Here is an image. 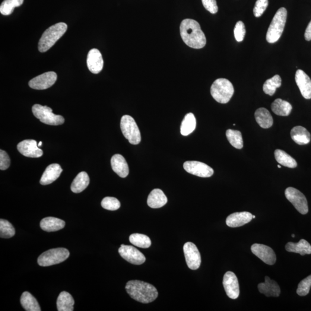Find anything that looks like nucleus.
<instances>
[{"instance_id": "nucleus-3", "label": "nucleus", "mask_w": 311, "mask_h": 311, "mask_svg": "<svg viewBox=\"0 0 311 311\" xmlns=\"http://www.w3.org/2000/svg\"><path fill=\"white\" fill-rule=\"evenodd\" d=\"M67 29V24L59 23L52 25L44 31L38 44L39 52L44 53L49 50L63 36Z\"/></svg>"}, {"instance_id": "nucleus-28", "label": "nucleus", "mask_w": 311, "mask_h": 311, "mask_svg": "<svg viewBox=\"0 0 311 311\" xmlns=\"http://www.w3.org/2000/svg\"><path fill=\"white\" fill-rule=\"evenodd\" d=\"M74 304V298L67 292H62L57 299V307L58 311H73Z\"/></svg>"}, {"instance_id": "nucleus-37", "label": "nucleus", "mask_w": 311, "mask_h": 311, "mask_svg": "<svg viewBox=\"0 0 311 311\" xmlns=\"http://www.w3.org/2000/svg\"><path fill=\"white\" fill-rule=\"evenodd\" d=\"M24 0H4L0 6V12L3 15H10L14 9L21 6Z\"/></svg>"}, {"instance_id": "nucleus-23", "label": "nucleus", "mask_w": 311, "mask_h": 311, "mask_svg": "<svg viewBox=\"0 0 311 311\" xmlns=\"http://www.w3.org/2000/svg\"><path fill=\"white\" fill-rule=\"evenodd\" d=\"M167 198L161 190L156 189L151 192L147 199L148 205L151 208L163 207L167 203Z\"/></svg>"}, {"instance_id": "nucleus-10", "label": "nucleus", "mask_w": 311, "mask_h": 311, "mask_svg": "<svg viewBox=\"0 0 311 311\" xmlns=\"http://www.w3.org/2000/svg\"><path fill=\"white\" fill-rule=\"evenodd\" d=\"M183 168L187 173L201 177H209L214 174L213 168L197 161H186L183 164Z\"/></svg>"}, {"instance_id": "nucleus-34", "label": "nucleus", "mask_w": 311, "mask_h": 311, "mask_svg": "<svg viewBox=\"0 0 311 311\" xmlns=\"http://www.w3.org/2000/svg\"><path fill=\"white\" fill-rule=\"evenodd\" d=\"M281 78L277 75L266 80L263 84V90L266 94L272 96L278 88L281 86Z\"/></svg>"}, {"instance_id": "nucleus-25", "label": "nucleus", "mask_w": 311, "mask_h": 311, "mask_svg": "<svg viewBox=\"0 0 311 311\" xmlns=\"http://www.w3.org/2000/svg\"><path fill=\"white\" fill-rule=\"evenodd\" d=\"M288 252L299 253L301 255L311 254V244L306 240L301 239L299 242H289L285 246Z\"/></svg>"}, {"instance_id": "nucleus-14", "label": "nucleus", "mask_w": 311, "mask_h": 311, "mask_svg": "<svg viewBox=\"0 0 311 311\" xmlns=\"http://www.w3.org/2000/svg\"><path fill=\"white\" fill-rule=\"evenodd\" d=\"M251 250L253 254L266 264L273 265L277 261V257L273 250L264 244H253Z\"/></svg>"}, {"instance_id": "nucleus-33", "label": "nucleus", "mask_w": 311, "mask_h": 311, "mask_svg": "<svg viewBox=\"0 0 311 311\" xmlns=\"http://www.w3.org/2000/svg\"><path fill=\"white\" fill-rule=\"evenodd\" d=\"M275 160L282 166L291 168H296L297 163L294 158L291 156L286 152L280 150H275L274 152Z\"/></svg>"}, {"instance_id": "nucleus-1", "label": "nucleus", "mask_w": 311, "mask_h": 311, "mask_svg": "<svg viewBox=\"0 0 311 311\" xmlns=\"http://www.w3.org/2000/svg\"><path fill=\"white\" fill-rule=\"evenodd\" d=\"M180 33L183 42L193 49H199L205 47L206 39L204 32L197 21L187 19L182 21Z\"/></svg>"}, {"instance_id": "nucleus-36", "label": "nucleus", "mask_w": 311, "mask_h": 311, "mask_svg": "<svg viewBox=\"0 0 311 311\" xmlns=\"http://www.w3.org/2000/svg\"><path fill=\"white\" fill-rule=\"evenodd\" d=\"M228 141L233 147L240 150L243 147V140L242 133L240 131L228 129L226 132Z\"/></svg>"}, {"instance_id": "nucleus-40", "label": "nucleus", "mask_w": 311, "mask_h": 311, "mask_svg": "<svg viewBox=\"0 0 311 311\" xmlns=\"http://www.w3.org/2000/svg\"><path fill=\"white\" fill-rule=\"evenodd\" d=\"M311 287V274L301 281L297 290V293L300 296H306L310 293Z\"/></svg>"}, {"instance_id": "nucleus-42", "label": "nucleus", "mask_w": 311, "mask_h": 311, "mask_svg": "<svg viewBox=\"0 0 311 311\" xmlns=\"http://www.w3.org/2000/svg\"><path fill=\"white\" fill-rule=\"evenodd\" d=\"M268 4V0H257L253 11L255 17L256 18L261 17L267 8Z\"/></svg>"}, {"instance_id": "nucleus-15", "label": "nucleus", "mask_w": 311, "mask_h": 311, "mask_svg": "<svg viewBox=\"0 0 311 311\" xmlns=\"http://www.w3.org/2000/svg\"><path fill=\"white\" fill-rule=\"evenodd\" d=\"M223 286L227 296L232 299H236L240 294L239 281L235 274L228 272L223 278Z\"/></svg>"}, {"instance_id": "nucleus-49", "label": "nucleus", "mask_w": 311, "mask_h": 311, "mask_svg": "<svg viewBox=\"0 0 311 311\" xmlns=\"http://www.w3.org/2000/svg\"><path fill=\"white\" fill-rule=\"evenodd\" d=\"M292 236L293 237H294L295 236V235H294V234H292Z\"/></svg>"}, {"instance_id": "nucleus-16", "label": "nucleus", "mask_w": 311, "mask_h": 311, "mask_svg": "<svg viewBox=\"0 0 311 311\" xmlns=\"http://www.w3.org/2000/svg\"><path fill=\"white\" fill-rule=\"evenodd\" d=\"M18 150L24 156L38 158L42 156L43 151L38 147L37 142L34 139H25L18 145Z\"/></svg>"}, {"instance_id": "nucleus-35", "label": "nucleus", "mask_w": 311, "mask_h": 311, "mask_svg": "<svg viewBox=\"0 0 311 311\" xmlns=\"http://www.w3.org/2000/svg\"><path fill=\"white\" fill-rule=\"evenodd\" d=\"M130 242L142 249H148L151 246L150 238L140 233H133L129 237Z\"/></svg>"}, {"instance_id": "nucleus-4", "label": "nucleus", "mask_w": 311, "mask_h": 311, "mask_svg": "<svg viewBox=\"0 0 311 311\" xmlns=\"http://www.w3.org/2000/svg\"><path fill=\"white\" fill-rule=\"evenodd\" d=\"M287 18V10L284 7L278 9L266 34V40L270 43L277 42L283 33Z\"/></svg>"}, {"instance_id": "nucleus-21", "label": "nucleus", "mask_w": 311, "mask_h": 311, "mask_svg": "<svg viewBox=\"0 0 311 311\" xmlns=\"http://www.w3.org/2000/svg\"><path fill=\"white\" fill-rule=\"evenodd\" d=\"M62 171L61 167L58 164L49 165L43 174L40 183L42 185H50L58 178Z\"/></svg>"}, {"instance_id": "nucleus-47", "label": "nucleus", "mask_w": 311, "mask_h": 311, "mask_svg": "<svg viewBox=\"0 0 311 311\" xmlns=\"http://www.w3.org/2000/svg\"><path fill=\"white\" fill-rule=\"evenodd\" d=\"M278 167L279 168H281V166H280V165H278Z\"/></svg>"}, {"instance_id": "nucleus-7", "label": "nucleus", "mask_w": 311, "mask_h": 311, "mask_svg": "<svg viewBox=\"0 0 311 311\" xmlns=\"http://www.w3.org/2000/svg\"><path fill=\"white\" fill-rule=\"evenodd\" d=\"M69 255V251L64 248L50 249L39 256L38 263L43 267L59 264L67 259Z\"/></svg>"}, {"instance_id": "nucleus-11", "label": "nucleus", "mask_w": 311, "mask_h": 311, "mask_svg": "<svg viewBox=\"0 0 311 311\" xmlns=\"http://www.w3.org/2000/svg\"><path fill=\"white\" fill-rule=\"evenodd\" d=\"M186 261L188 267L192 270H196L201 263V256L197 247L192 242H187L183 246Z\"/></svg>"}, {"instance_id": "nucleus-27", "label": "nucleus", "mask_w": 311, "mask_h": 311, "mask_svg": "<svg viewBox=\"0 0 311 311\" xmlns=\"http://www.w3.org/2000/svg\"><path fill=\"white\" fill-rule=\"evenodd\" d=\"M256 121L263 129H269L273 124V119L269 110L259 108L255 113Z\"/></svg>"}, {"instance_id": "nucleus-24", "label": "nucleus", "mask_w": 311, "mask_h": 311, "mask_svg": "<svg viewBox=\"0 0 311 311\" xmlns=\"http://www.w3.org/2000/svg\"><path fill=\"white\" fill-rule=\"evenodd\" d=\"M291 136L293 140L300 145L308 144L311 141L310 132L302 126L294 127L291 132Z\"/></svg>"}, {"instance_id": "nucleus-19", "label": "nucleus", "mask_w": 311, "mask_h": 311, "mask_svg": "<svg viewBox=\"0 0 311 311\" xmlns=\"http://www.w3.org/2000/svg\"><path fill=\"white\" fill-rule=\"evenodd\" d=\"M253 218V215L248 212L234 213L227 218L226 224L231 228L242 227L250 223Z\"/></svg>"}, {"instance_id": "nucleus-39", "label": "nucleus", "mask_w": 311, "mask_h": 311, "mask_svg": "<svg viewBox=\"0 0 311 311\" xmlns=\"http://www.w3.org/2000/svg\"><path fill=\"white\" fill-rule=\"evenodd\" d=\"M101 205L107 210L114 211L118 210L120 208V203L116 198L107 196V197H105L102 200L101 202Z\"/></svg>"}, {"instance_id": "nucleus-31", "label": "nucleus", "mask_w": 311, "mask_h": 311, "mask_svg": "<svg viewBox=\"0 0 311 311\" xmlns=\"http://www.w3.org/2000/svg\"><path fill=\"white\" fill-rule=\"evenodd\" d=\"M20 303L23 309L27 311H40L39 303L36 298L28 292H24L20 298Z\"/></svg>"}, {"instance_id": "nucleus-9", "label": "nucleus", "mask_w": 311, "mask_h": 311, "mask_svg": "<svg viewBox=\"0 0 311 311\" xmlns=\"http://www.w3.org/2000/svg\"><path fill=\"white\" fill-rule=\"evenodd\" d=\"M285 195L288 201L292 204L301 214H306L309 212L307 198L299 190L293 187H288L285 190Z\"/></svg>"}, {"instance_id": "nucleus-41", "label": "nucleus", "mask_w": 311, "mask_h": 311, "mask_svg": "<svg viewBox=\"0 0 311 311\" xmlns=\"http://www.w3.org/2000/svg\"><path fill=\"white\" fill-rule=\"evenodd\" d=\"M246 31L245 25L242 21L237 22L235 27L234 28V37L237 42H242L245 37Z\"/></svg>"}, {"instance_id": "nucleus-12", "label": "nucleus", "mask_w": 311, "mask_h": 311, "mask_svg": "<svg viewBox=\"0 0 311 311\" xmlns=\"http://www.w3.org/2000/svg\"><path fill=\"white\" fill-rule=\"evenodd\" d=\"M118 252L123 259L132 264L142 265L146 261V258L143 253L132 246L122 244L118 250Z\"/></svg>"}, {"instance_id": "nucleus-26", "label": "nucleus", "mask_w": 311, "mask_h": 311, "mask_svg": "<svg viewBox=\"0 0 311 311\" xmlns=\"http://www.w3.org/2000/svg\"><path fill=\"white\" fill-rule=\"evenodd\" d=\"M64 221L58 218L49 217L42 219L40 221V226L44 231L55 232L62 230L64 228Z\"/></svg>"}, {"instance_id": "nucleus-44", "label": "nucleus", "mask_w": 311, "mask_h": 311, "mask_svg": "<svg viewBox=\"0 0 311 311\" xmlns=\"http://www.w3.org/2000/svg\"><path fill=\"white\" fill-rule=\"evenodd\" d=\"M202 2L206 10L211 14H215L218 12L216 0H202Z\"/></svg>"}, {"instance_id": "nucleus-30", "label": "nucleus", "mask_w": 311, "mask_h": 311, "mask_svg": "<svg viewBox=\"0 0 311 311\" xmlns=\"http://www.w3.org/2000/svg\"><path fill=\"white\" fill-rule=\"evenodd\" d=\"M272 112L280 116H288L292 110V106L287 101L281 99L275 100L271 106Z\"/></svg>"}, {"instance_id": "nucleus-48", "label": "nucleus", "mask_w": 311, "mask_h": 311, "mask_svg": "<svg viewBox=\"0 0 311 311\" xmlns=\"http://www.w3.org/2000/svg\"><path fill=\"white\" fill-rule=\"evenodd\" d=\"M253 218H255V215H253Z\"/></svg>"}, {"instance_id": "nucleus-45", "label": "nucleus", "mask_w": 311, "mask_h": 311, "mask_svg": "<svg viewBox=\"0 0 311 311\" xmlns=\"http://www.w3.org/2000/svg\"><path fill=\"white\" fill-rule=\"evenodd\" d=\"M304 37H305L306 40L310 41L311 40V21L308 25Z\"/></svg>"}, {"instance_id": "nucleus-13", "label": "nucleus", "mask_w": 311, "mask_h": 311, "mask_svg": "<svg viewBox=\"0 0 311 311\" xmlns=\"http://www.w3.org/2000/svg\"><path fill=\"white\" fill-rule=\"evenodd\" d=\"M57 79L55 72H47L32 79L29 82V86L34 90H46L55 84Z\"/></svg>"}, {"instance_id": "nucleus-29", "label": "nucleus", "mask_w": 311, "mask_h": 311, "mask_svg": "<svg viewBox=\"0 0 311 311\" xmlns=\"http://www.w3.org/2000/svg\"><path fill=\"white\" fill-rule=\"evenodd\" d=\"M90 184V177L85 172L79 173L73 181L71 190L75 193H80L87 188Z\"/></svg>"}, {"instance_id": "nucleus-17", "label": "nucleus", "mask_w": 311, "mask_h": 311, "mask_svg": "<svg viewBox=\"0 0 311 311\" xmlns=\"http://www.w3.org/2000/svg\"><path fill=\"white\" fill-rule=\"evenodd\" d=\"M87 64L89 71L94 74H99L103 69L104 61L102 56L97 49H93L87 56Z\"/></svg>"}, {"instance_id": "nucleus-32", "label": "nucleus", "mask_w": 311, "mask_h": 311, "mask_svg": "<svg viewBox=\"0 0 311 311\" xmlns=\"http://www.w3.org/2000/svg\"><path fill=\"white\" fill-rule=\"evenodd\" d=\"M196 119L193 113L186 114L180 127L181 134L187 136L191 134L196 128Z\"/></svg>"}, {"instance_id": "nucleus-38", "label": "nucleus", "mask_w": 311, "mask_h": 311, "mask_svg": "<svg viewBox=\"0 0 311 311\" xmlns=\"http://www.w3.org/2000/svg\"><path fill=\"white\" fill-rule=\"evenodd\" d=\"M15 234V230L12 225L7 220H0V237L9 239Z\"/></svg>"}, {"instance_id": "nucleus-43", "label": "nucleus", "mask_w": 311, "mask_h": 311, "mask_svg": "<svg viewBox=\"0 0 311 311\" xmlns=\"http://www.w3.org/2000/svg\"><path fill=\"white\" fill-rule=\"evenodd\" d=\"M11 159L4 151H0V170H5L10 166Z\"/></svg>"}, {"instance_id": "nucleus-6", "label": "nucleus", "mask_w": 311, "mask_h": 311, "mask_svg": "<svg viewBox=\"0 0 311 311\" xmlns=\"http://www.w3.org/2000/svg\"><path fill=\"white\" fill-rule=\"evenodd\" d=\"M120 129L125 137L130 143L137 145L141 142L140 131L134 119L131 116H123L120 120Z\"/></svg>"}, {"instance_id": "nucleus-20", "label": "nucleus", "mask_w": 311, "mask_h": 311, "mask_svg": "<svg viewBox=\"0 0 311 311\" xmlns=\"http://www.w3.org/2000/svg\"><path fill=\"white\" fill-rule=\"evenodd\" d=\"M258 290L266 297H278L281 294V289L277 282L271 280L268 276L265 277V282L258 285Z\"/></svg>"}, {"instance_id": "nucleus-2", "label": "nucleus", "mask_w": 311, "mask_h": 311, "mask_svg": "<svg viewBox=\"0 0 311 311\" xmlns=\"http://www.w3.org/2000/svg\"><path fill=\"white\" fill-rule=\"evenodd\" d=\"M127 293L132 299L144 304L152 302L157 299L158 292L153 285L138 280L130 281L125 287Z\"/></svg>"}, {"instance_id": "nucleus-5", "label": "nucleus", "mask_w": 311, "mask_h": 311, "mask_svg": "<svg viewBox=\"0 0 311 311\" xmlns=\"http://www.w3.org/2000/svg\"><path fill=\"white\" fill-rule=\"evenodd\" d=\"M211 93L217 102L225 104L229 102L234 94V88L231 82L226 78H218L213 83Z\"/></svg>"}, {"instance_id": "nucleus-22", "label": "nucleus", "mask_w": 311, "mask_h": 311, "mask_svg": "<svg viewBox=\"0 0 311 311\" xmlns=\"http://www.w3.org/2000/svg\"><path fill=\"white\" fill-rule=\"evenodd\" d=\"M111 164L113 171L120 177H126L129 173L128 164L125 158L122 155L116 154L114 155L111 160Z\"/></svg>"}, {"instance_id": "nucleus-46", "label": "nucleus", "mask_w": 311, "mask_h": 311, "mask_svg": "<svg viewBox=\"0 0 311 311\" xmlns=\"http://www.w3.org/2000/svg\"><path fill=\"white\" fill-rule=\"evenodd\" d=\"M42 141H40L39 143L38 144V147H41V146H42Z\"/></svg>"}, {"instance_id": "nucleus-18", "label": "nucleus", "mask_w": 311, "mask_h": 311, "mask_svg": "<svg viewBox=\"0 0 311 311\" xmlns=\"http://www.w3.org/2000/svg\"><path fill=\"white\" fill-rule=\"evenodd\" d=\"M295 80L302 96L306 99H311V80L302 70H297Z\"/></svg>"}, {"instance_id": "nucleus-8", "label": "nucleus", "mask_w": 311, "mask_h": 311, "mask_svg": "<svg viewBox=\"0 0 311 311\" xmlns=\"http://www.w3.org/2000/svg\"><path fill=\"white\" fill-rule=\"evenodd\" d=\"M32 111L34 116L45 124L57 126L62 125L65 122L62 116L54 114L52 109L49 107L37 104L33 106Z\"/></svg>"}]
</instances>
